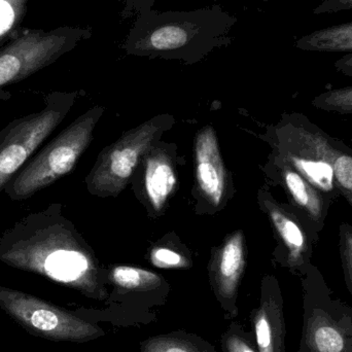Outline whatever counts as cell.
<instances>
[{
	"mask_svg": "<svg viewBox=\"0 0 352 352\" xmlns=\"http://www.w3.org/2000/svg\"><path fill=\"white\" fill-rule=\"evenodd\" d=\"M295 45L301 51L316 53H352V21L312 31Z\"/></svg>",
	"mask_w": 352,
	"mask_h": 352,
	"instance_id": "9a60e30c",
	"label": "cell"
},
{
	"mask_svg": "<svg viewBox=\"0 0 352 352\" xmlns=\"http://www.w3.org/2000/svg\"><path fill=\"white\" fill-rule=\"evenodd\" d=\"M312 107L336 115H352V86L332 89L312 99Z\"/></svg>",
	"mask_w": 352,
	"mask_h": 352,
	"instance_id": "44dd1931",
	"label": "cell"
},
{
	"mask_svg": "<svg viewBox=\"0 0 352 352\" xmlns=\"http://www.w3.org/2000/svg\"><path fill=\"white\" fill-rule=\"evenodd\" d=\"M351 148H352V136L351 138Z\"/></svg>",
	"mask_w": 352,
	"mask_h": 352,
	"instance_id": "83f0119b",
	"label": "cell"
},
{
	"mask_svg": "<svg viewBox=\"0 0 352 352\" xmlns=\"http://www.w3.org/2000/svg\"><path fill=\"white\" fill-rule=\"evenodd\" d=\"M266 208L285 250L287 267L292 270L310 268L314 246L320 242V235L309 219L293 205L285 206L271 199L266 201Z\"/></svg>",
	"mask_w": 352,
	"mask_h": 352,
	"instance_id": "9c48e42d",
	"label": "cell"
},
{
	"mask_svg": "<svg viewBox=\"0 0 352 352\" xmlns=\"http://www.w3.org/2000/svg\"><path fill=\"white\" fill-rule=\"evenodd\" d=\"M237 19L221 6L148 12L136 16L124 41L128 54L195 61L233 41Z\"/></svg>",
	"mask_w": 352,
	"mask_h": 352,
	"instance_id": "7a4b0ae2",
	"label": "cell"
},
{
	"mask_svg": "<svg viewBox=\"0 0 352 352\" xmlns=\"http://www.w3.org/2000/svg\"><path fill=\"white\" fill-rule=\"evenodd\" d=\"M196 175L205 198L219 206L225 196L226 173L214 130L206 127L196 138Z\"/></svg>",
	"mask_w": 352,
	"mask_h": 352,
	"instance_id": "8fae6325",
	"label": "cell"
},
{
	"mask_svg": "<svg viewBox=\"0 0 352 352\" xmlns=\"http://www.w3.org/2000/svg\"><path fill=\"white\" fill-rule=\"evenodd\" d=\"M151 260L159 268H184L186 265V258L182 254L165 248L153 250Z\"/></svg>",
	"mask_w": 352,
	"mask_h": 352,
	"instance_id": "cb8c5ba5",
	"label": "cell"
},
{
	"mask_svg": "<svg viewBox=\"0 0 352 352\" xmlns=\"http://www.w3.org/2000/svg\"><path fill=\"white\" fill-rule=\"evenodd\" d=\"M258 352H285L283 306L277 295L264 287L261 305L252 316Z\"/></svg>",
	"mask_w": 352,
	"mask_h": 352,
	"instance_id": "4fadbf2b",
	"label": "cell"
},
{
	"mask_svg": "<svg viewBox=\"0 0 352 352\" xmlns=\"http://www.w3.org/2000/svg\"><path fill=\"white\" fill-rule=\"evenodd\" d=\"M273 167L276 168L280 184L291 199V204L309 219L320 235L332 205L316 186L278 154L275 157Z\"/></svg>",
	"mask_w": 352,
	"mask_h": 352,
	"instance_id": "30bf717a",
	"label": "cell"
},
{
	"mask_svg": "<svg viewBox=\"0 0 352 352\" xmlns=\"http://www.w3.org/2000/svg\"><path fill=\"white\" fill-rule=\"evenodd\" d=\"M352 10V0H324L312 12L316 16Z\"/></svg>",
	"mask_w": 352,
	"mask_h": 352,
	"instance_id": "484cf974",
	"label": "cell"
},
{
	"mask_svg": "<svg viewBox=\"0 0 352 352\" xmlns=\"http://www.w3.org/2000/svg\"><path fill=\"white\" fill-rule=\"evenodd\" d=\"M0 263L41 275L87 297L104 298L94 258L62 215L59 204L29 213L8 228L0 236Z\"/></svg>",
	"mask_w": 352,
	"mask_h": 352,
	"instance_id": "6da1fadb",
	"label": "cell"
},
{
	"mask_svg": "<svg viewBox=\"0 0 352 352\" xmlns=\"http://www.w3.org/2000/svg\"><path fill=\"white\" fill-rule=\"evenodd\" d=\"M91 36V29L80 27L20 30L0 50V89L26 80Z\"/></svg>",
	"mask_w": 352,
	"mask_h": 352,
	"instance_id": "5b68a950",
	"label": "cell"
},
{
	"mask_svg": "<svg viewBox=\"0 0 352 352\" xmlns=\"http://www.w3.org/2000/svg\"><path fill=\"white\" fill-rule=\"evenodd\" d=\"M176 186L175 168L164 153L150 155L144 173V188L151 205L161 210Z\"/></svg>",
	"mask_w": 352,
	"mask_h": 352,
	"instance_id": "5bb4252c",
	"label": "cell"
},
{
	"mask_svg": "<svg viewBox=\"0 0 352 352\" xmlns=\"http://www.w3.org/2000/svg\"><path fill=\"white\" fill-rule=\"evenodd\" d=\"M244 258L243 234H233L226 241L219 252L215 264V289L223 310L232 316L238 314L236 307L238 285L243 273Z\"/></svg>",
	"mask_w": 352,
	"mask_h": 352,
	"instance_id": "7c38bea8",
	"label": "cell"
},
{
	"mask_svg": "<svg viewBox=\"0 0 352 352\" xmlns=\"http://www.w3.org/2000/svg\"><path fill=\"white\" fill-rule=\"evenodd\" d=\"M157 0H119L123 6L122 16L124 18L131 16H138L142 12L153 10Z\"/></svg>",
	"mask_w": 352,
	"mask_h": 352,
	"instance_id": "d4e9b609",
	"label": "cell"
},
{
	"mask_svg": "<svg viewBox=\"0 0 352 352\" xmlns=\"http://www.w3.org/2000/svg\"><path fill=\"white\" fill-rule=\"evenodd\" d=\"M306 342L312 352H345L344 337L332 322L314 314L307 324Z\"/></svg>",
	"mask_w": 352,
	"mask_h": 352,
	"instance_id": "2e32d148",
	"label": "cell"
},
{
	"mask_svg": "<svg viewBox=\"0 0 352 352\" xmlns=\"http://www.w3.org/2000/svg\"><path fill=\"white\" fill-rule=\"evenodd\" d=\"M276 151L326 197L331 205L340 198L332 163V150L324 129L303 113L287 116L277 127Z\"/></svg>",
	"mask_w": 352,
	"mask_h": 352,
	"instance_id": "277c9868",
	"label": "cell"
},
{
	"mask_svg": "<svg viewBox=\"0 0 352 352\" xmlns=\"http://www.w3.org/2000/svg\"><path fill=\"white\" fill-rule=\"evenodd\" d=\"M100 111L92 109L70 124L32 157L4 188L12 201H24L72 173L92 140Z\"/></svg>",
	"mask_w": 352,
	"mask_h": 352,
	"instance_id": "3957f363",
	"label": "cell"
},
{
	"mask_svg": "<svg viewBox=\"0 0 352 352\" xmlns=\"http://www.w3.org/2000/svg\"><path fill=\"white\" fill-rule=\"evenodd\" d=\"M158 131V126L146 123L132 130L111 146L88 177L90 192L95 195L121 192Z\"/></svg>",
	"mask_w": 352,
	"mask_h": 352,
	"instance_id": "ba28073f",
	"label": "cell"
},
{
	"mask_svg": "<svg viewBox=\"0 0 352 352\" xmlns=\"http://www.w3.org/2000/svg\"><path fill=\"white\" fill-rule=\"evenodd\" d=\"M221 347L226 352H258L254 349L250 336L237 324H232L221 339Z\"/></svg>",
	"mask_w": 352,
	"mask_h": 352,
	"instance_id": "7402d4cb",
	"label": "cell"
},
{
	"mask_svg": "<svg viewBox=\"0 0 352 352\" xmlns=\"http://www.w3.org/2000/svg\"><path fill=\"white\" fill-rule=\"evenodd\" d=\"M334 67L340 74L352 78V53L345 54L344 56L336 60L334 62Z\"/></svg>",
	"mask_w": 352,
	"mask_h": 352,
	"instance_id": "4316f807",
	"label": "cell"
},
{
	"mask_svg": "<svg viewBox=\"0 0 352 352\" xmlns=\"http://www.w3.org/2000/svg\"><path fill=\"white\" fill-rule=\"evenodd\" d=\"M223 352H226V351H223Z\"/></svg>",
	"mask_w": 352,
	"mask_h": 352,
	"instance_id": "f1b7e54d",
	"label": "cell"
},
{
	"mask_svg": "<svg viewBox=\"0 0 352 352\" xmlns=\"http://www.w3.org/2000/svg\"><path fill=\"white\" fill-rule=\"evenodd\" d=\"M142 352H217L212 345L184 332L152 337L142 343Z\"/></svg>",
	"mask_w": 352,
	"mask_h": 352,
	"instance_id": "e0dca14e",
	"label": "cell"
},
{
	"mask_svg": "<svg viewBox=\"0 0 352 352\" xmlns=\"http://www.w3.org/2000/svg\"><path fill=\"white\" fill-rule=\"evenodd\" d=\"M72 95H49L41 111L12 120L0 131V192L65 119Z\"/></svg>",
	"mask_w": 352,
	"mask_h": 352,
	"instance_id": "52a82bcc",
	"label": "cell"
},
{
	"mask_svg": "<svg viewBox=\"0 0 352 352\" xmlns=\"http://www.w3.org/2000/svg\"><path fill=\"white\" fill-rule=\"evenodd\" d=\"M111 279L117 287L128 291H148L160 287L161 277L156 273L135 267L118 266L111 272Z\"/></svg>",
	"mask_w": 352,
	"mask_h": 352,
	"instance_id": "d6986e66",
	"label": "cell"
},
{
	"mask_svg": "<svg viewBox=\"0 0 352 352\" xmlns=\"http://www.w3.org/2000/svg\"><path fill=\"white\" fill-rule=\"evenodd\" d=\"M335 180L340 196L352 208V148L339 138L329 136Z\"/></svg>",
	"mask_w": 352,
	"mask_h": 352,
	"instance_id": "ac0fdd59",
	"label": "cell"
},
{
	"mask_svg": "<svg viewBox=\"0 0 352 352\" xmlns=\"http://www.w3.org/2000/svg\"><path fill=\"white\" fill-rule=\"evenodd\" d=\"M28 2L29 0H0V50L20 32Z\"/></svg>",
	"mask_w": 352,
	"mask_h": 352,
	"instance_id": "ffe728a7",
	"label": "cell"
},
{
	"mask_svg": "<svg viewBox=\"0 0 352 352\" xmlns=\"http://www.w3.org/2000/svg\"><path fill=\"white\" fill-rule=\"evenodd\" d=\"M339 250L345 277L352 293V225L347 221L339 226Z\"/></svg>",
	"mask_w": 352,
	"mask_h": 352,
	"instance_id": "603a6c76",
	"label": "cell"
},
{
	"mask_svg": "<svg viewBox=\"0 0 352 352\" xmlns=\"http://www.w3.org/2000/svg\"><path fill=\"white\" fill-rule=\"evenodd\" d=\"M0 308L29 334L47 340L82 343L104 335L74 312L10 287H0Z\"/></svg>",
	"mask_w": 352,
	"mask_h": 352,
	"instance_id": "8992f818",
	"label": "cell"
}]
</instances>
